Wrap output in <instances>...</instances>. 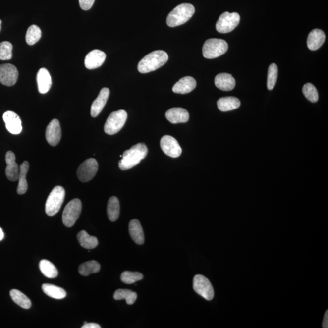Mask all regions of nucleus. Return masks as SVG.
<instances>
[{
	"instance_id": "e433bc0d",
	"label": "nucleus",
	"mask_w": 328,
	"mask_h": 328,
	"mask_svg": "<svg viewBox=\"0 0 328 328\" xmlns=\"http://www.w3.org/2000/svg\"><path fill=\"white\" fill-rule=\"evenodd\" d=\"M13 46L9 42H2L0 44V60H9L12 57Z\"/></svg>"
},
{
	"instance_id": "bb28decb",
	"label": "nucleus",
	"mask_w": 328,
	"mask_h": 328,
	"mask_svg": "<svg viewBox=\"0 0 328 328\" xmlns=\"http://www.w3.org/2000/svg\"><path fill=\"white\" fill-rule=\"evenodd\" d=\"M120 214L119 201L115 196L109 199L107 204V215L109 221H116Z\"/></svg>"
},
{
	"instance_id": "1a4fd4ad",
	"label": "nucleus",
	"mask_w": 328,
	"mask_h": 328,
	"mask_svg": "<svg viewBox=\"0 0 328 328\" xmlns=\"http://www.w3.org/2000/svg\"><path fill=\"white\" fill-rule=\"evenodd\" d=\"M193 286L195 291L206 300L211 301L213 299L214 297L213 286L205 276L201 275H195L193 278Z\"/></svg>"
},
{
	"instance_id": "7ed1b4c3",
	"label": "nucleus",
	"mask_w": 328,
	"mask_h": 328,
	"mask_svg": "<svg viewBox=\"0 0 328 328\" xmlns=\"http://www.w3.org/2000/svg\"><path fill=\"white\" fill-rule=\"evenodd\" d=\"M195 12V7L192 4H179L169 13L166 18V24L171 28L183 25L193 17Z\"/></svg>"
},
{
	"instance_id": "a19ab883",
	"label": "nucleus",
	"mask_w": 328,
	"mask_h": 328,
	"mask_svg": "<svg viewBox=\"0 0 328 328\" xmlns=\"http://www.w3.org/2000/svg\"><path fill=\"white\" fill-rule=\"evenodd\" d=\"M4 237V234L3 231H2V228L0 227V241L3 240Z\"/></svg>"
},
{
	"instance_id": "4c0bfd02",
	"label": "nucleus",
	"mask_w": 328,
	"mask_h": 328,
	"mask_svg": "<svg viewBox=\"0 0 328 328\" xmlns=\"http://www.w3.org/2000/svg\"><path fill=\"white\" fill-rule=\"evenodd\" d=\"M95 0H79V4L81 9L84 10H88L93 7Z\"/></svg>"
},
{
	"instance_id": "5701e85b",
	"label": "nucleus",
	"mask_w": 328,
	"mask_h": 328,
	"mask_svg": "<svg viewBox=\"0 0 328 328\" xmlns=\"http://www.w3.org/2000/svg\"><path fill=\"white\" fill-rule=\"evenodd\" d=\"M129 233L133 240L138 244H143L145 241L143 228L138 219H133L129 224Z\"/></svg>"
},
{
	"instance_id": "4468645a",
	"label": "nucleus",
	"mask_w": 328,
	"mask_h": 328,
	"mask_svg": "<svg viewBox=\"0 0 328 328\" xmlns=\"http://www.w3.org/2000/svg\"><path fill=\"white\" fill-rule=\"evenodd\" d=\"M4 122L6 128L9 133L12 134H18L22 131V123L19 116L15 112L8 111L3 114Z\"/></svg>"
},
{
	"instance_id": "f704fd0d",
	"label": "nucleus",
	"mask_w": 328,
	"mask_h": 328,
	"mask_svg": "<svg viewBox=\"0 0 328 328\" xmlns=\"http://www.w3.org/2000/svg\"><path fill=\"white\" fill-rule=\"evenodd\" d=\"M278 77V67L275 63L271 64L268 69L267 87L273 90L276 85Z\"/></svg>"
},
{
	"instance_id": "c9c22d12",
	"label": "nucleus",
	"mask_w": 328,
	"mask_h": 328,
	"mask_svg": "<svg viewBox=\"0 0 328 328\" xmlns=\"http://www.w3.org/2000/svg\"><path fill=\"white\" fill-rule=\"evenodd\" d=\"M303 93L305 98L311 102H316L319 100V93L317 89L310 83H306L303 87Z\"/></svg>"
},
{
	"instance_id": "4be33fe9",
	"label": "nucleus",
	"mask_w": 328,
	"mask_h": 328,
	"mask_svg": "<svg viewBox=\"0 0 328 328\" xmlns=\"http://www.w3.org/2000/svg\"><path fill=\"white\" fill-rule=\"evenodd\" d=\"M37 81L40 93L46 94L49 91L52 85V79L47 69H39L37 75Z\"/></svg>"
},
{
	"instance_id": "f8f14e48",
	"label": "nucleus",
	"mask_w": 328,
	"mask_h": 328,
	"mask_svg": "<svg viewBox=\"0 0 328 328\" xmlns=\"http://www.w3.org/2000/svg\"><path fill=\"white\" fill-rule=\"evenodd\" d=\"M160 145L164 153L168 157L176 158L181 155V147L173 137L169 135L163 136L161 139Z\"/></svg>"
},
{
	"instance_id": "a211bd4d",
	"label": "nucleus",
	"mask_w": 328,
	"mask_h": 328,
	"mask_svg": "<svg viewBox=\"0 0 328 328\" xmlns=\"http://www.w3.org/2000/svg\"><path fill=\"white\" fill-rule=\"evenodd\" d=\"M165 116L169 122L173 124L187 122L189 120V113L182 108H173L166 112Z\"/></svg>"
},
{
	"instance_id": "0eeeda50",
	"label": "nucleus",
	"mask_w": 328,
	"mask_h": 328,
	"mask_svg": "<svg viewBox=\"0 0 328 328\" xmlns=\"http://www.w3.org/2000/svg\"><path fill=\"white\" fill-rule=\"evenodd\" d=\"M82 204L79 199H74L67 204L64 208L62 221L67 227L73 226L81 214Z\"/></svg>"
},
{
	"instance_id": "b1692460",
	"label": "nucleus",
	"mask_w": 328,
	"mask_h": 328,
	"mask_svg": "<svg viewBox=\"0 0 328 328\" xmlns=\"http://www.w3.org/2000/svg\"><path fill=\"white\" fill-rule=\"evenodd\" d=\"M217 106L220 111L227 112L238 109L241 106V102L235 97H225L218 101Z\"/></svg>"
},
{
	"instance_id": "f3484780",
	"label": "nucleus",
	"mask_w": 328,
	"mask_h": 328,
	"mask_svg": "<svg viewBox=\"0 0 328 328\" xmlns=\"http://www.w3.org/2000/svg\"><path fill=\"white\" fill-rule=\"evenodd\" d=\"M15 155L12 151H8L6 155V175L10 181H16L19 176L20 168L15 162Z\"/></svg>"
},
{
	"instance_id": "2f4dec72",
	"label": "nucleus",
	"mask_w": 328,
	"mask_h": 328,
	"mask_svg": "<svg viewBox=\"0 0 328 328\" xmlns=\"http://www.w3.org/2000/svg\"><path fill=\"white\" fill-rule=\"evenodd\" d=\"M39 267L40 271L46 277L55 278L58 276L57 269L50 261L47 260L40 261Z\"/></svg>"
},
{
	"instance_id": "79ce46f5",
	"label": "nucleus",
	"mask_w": 328,
	"mask_h": 328,
	"mask_svg": "<svg viewBox=\"0 0 328 328\" xmlns=\"http://www.w3.org/2000/svg\"><path fill=\"white\" fill-rule=\"evenodd\" d=\"M1 22H2L1 20H0V30H1Z\"/></svg>"
},
{
	"instance_id": "72a5a7b5",
	"label": "nucleus",
	"mask_w": 328,
	"mask_h": 328,
	"mask_svg": "<svg viewBox=\"0 0 328 328\" xmlns=\"http://www.w3.org/2000/svg\"><path fill=\"white\" fill-rule=\"evenodd\" d=\"M144 276L138 272L125 271L121 275V281L125 284H130L143 279Z\"/></svg>"
},
{
	"instance_id": "423d86ee",
	"label": "nucleus",
	"mask_w": 328,
	"mask_h": 328,
	"mask_svg": "<svg viewBox=\"0 0 328 328\" xmlns=\"http://www.w3.org/2000/svg\"><path fill=\"white\" fill-rule=\"evenodd\" d=\"M128 114L125 110L112 112L108 117L104 126V131L109 135H113L121 130L125 124Z\"/></svg>"
},
{
	"instance_id": "6e6552de",
	"label": "nucleus",
	"mask_w": 328,
	"mask_h": 328,
	"mask_svg": "<svg viewBox=\"0 0 328 328\" xmlns=\"http://www.w3.org/2000/svg\"><path fill=\"white\" fill-rule=\"evenodd\" d=\"M240 21V16L238 13L225 12L222 13L217 22V31L219 33H228L237 27Z\"/></svg>"
},
{
	"instance_id": "6ab92c4d",
	"label": "nucleus",
	"mask_w": 328,
	"mask_h": 328,
	"mask_svg": "<svg viewBox=\"0 0 328 328\" xmlns=\"http://www.w3.org/2000/svg\"><path fill=\"white\" fill-rule=\"evenodd\" d=\"M196 87V82L194 78L190 76H186L182 78L173 86V90L174 93L185 95V94L192 92Z\"/></svg>"
},
{
	"instance_id": "cd10ccee",
	"label": "nucleus",
	"mask_w": 328,
	"mask_h": 328,
	"mask_svg": "<svg viewBox=\"0 0 328 328\" xmlns=\"http://www.w3.org/2000/svg\"><path fill=\"white\" fill-rule=\"evenodd\" d=\"M42 290L48 297L61 300L65 298L66 292L61 287L51 284H44L42 285Z\"/></svg>"
},
{
	"instance_id": "39448f33",
	"label": "nucleus",
	"mask_w": 328,
	"mask_h": 328,
	"mask_svg": "<svg viewBox=\"0 0 328 328\" xmlns=\"http://www.w3.org/2000/svg\"><path fill=\"white\" fill-rule=\"evenodd\" d=\"M228 46L224 40L211 39L206 40L203 47V55L204 58H216L227 52Z\"/></svg>"
},
{
	"instance_id": "412c9836",
	"label": "nucleus",
	"mask_w": 328,
	"mask_h": 328,
	"mask_svg": "<svg viewBox=\"0 0 328 328\" xmlns=\"http://www.w3.org/2000/svg\"><path fill=\"white\" fill-rule=\"evenodd\" d=\"M215 84L219 90L229 91L235 87V80L232 75L227 73L218 74L215 78Z\"/></svg>"
},
{
	"instance_id": "aec40b11",
	"label": "nucleus",
	"mask_w": 328,
	"mask_h": 328,
	"mask_svg": "<svg viewBox=\"0 0 328 328\" xmlns=\"http://www.w3.org/2000/svg\"><path fill=\"white\" fill-rule=\"evenodd\" d=\"M325 34L321 29H315L309 33L307 45L309 50L316 51L319 50L324 44L325 41Z\"/></svg>"
},
{
	"instance_id": "dca6fc26",
	"label": "nucleus",
	"mask_w": 328,
	"mask_h": 328,
	"mask_svg": "<svg viewBox=\"0 0 328 328\" xmlns=\"http://www.w3.org/2000/svg\"><path fill=\"white\" fill-rule=\"evenodd\" d=\"M110 91L109 88H102L98 98L93 102L91 107V115L93 117H98L104 108L106 106L109 96Z\"/></svg>"
},
{
	"instance_id": "393cba45",
	"label": "nucleus",
	"mask_w": 328,
	"mask_h": 328,
	"mask_svg": "<svg viewBox=\"0 0 328 328\" xmlns=\"http://www.w3.org/2000/svg\"><path fill=\"white\" fill-rule=\"evenodd\" d=\"M29 168V164L28 161H24L20 166L19 176H18V185L17 193L19 195H23L28 190V185L27 182L26 175Z\"/></svg>"
},
{
	"instance_id": "c756f323",
	"label": "nucleus",
	"mask_w": 328,
	"mask_h": 328,
	"mask_svg": "<svg viewBox=\"0 0 328 328\" xmlns=\"http://www.w3.org/2000/svg\"><path fill=\"white\" fill-rule=\"evenodd\" d=\"M137 294L135 292L128 289H118L114 292V298L115 300H125L129 305H133L137 299Z\"/></svg>"
},
{
	"instance_id": "20e7f679",
	"label": "nucleus",
	"mask_w": 328,
	"mask_h": 328,
	"mask_svg": "<svg viewBox=\"0 0 328 328\" xmlns=\"http://www.w3.org/2000/svg\"><path fill=\"white\" fill-rule=\"evenodd\" d=\"M65 190L61 186H56L51 191L45 204V212L48 216L57 214L63 203Z\"/></svg>"
},
{
	"instance_id": "f257e3e1",
	"label": "nucleus",
	"mask_w": 328,
	"mask_h": 328,
	"mask_svg": "<svg viewBox=\"0 0 328 328\" xmlns=\"http://www.w3.org/2000/svg\"><path fill=\"white\" fill-rule=\"evenodd\" d=\"M148 148L144 143L134 145L131 149L123 153L119 166L120 170H127L136 166L147 157Z\"/></svg>"
},
{
	"instance_id": "a878e982",
	"label": "nucleus",
	"mask_w": 328,
	"mask_h": 328,
	"mask_svg": "<svg viewBox=\"0 0 328 328\" xmlns=\"http://www.w3.org/2000/svg\"><path fill=\"white\" fill-rule=\"evenodd\" d=\"M77 238L80 246L83 248L93 249L98 246L99 241L95 236H90L85 230H82L77 234Z\"/></svg>"
},
{
	"instance_id": "9d476101",
	"label": "nucleus",
	"mask_w": 328,
	"mask_h": 328,
	"mask_svg": "<svg viewBox=\"0 0 328 328\" xmlns=\"http://www.w3.org/2000/svg\"><path fill=\"white\" fill-rule=\"evenodd\" d=\"M98 170V163L95 159L89 158L80 164L77 171V176L80 181L87 182L96 176Z\"/></svg>"
},
{
	"instance_id": "c85d7f7f",
	"label": "nucleus",
	"mask_w": 328,
	"mask_h": 328,
	"mask_svg": "<svg viewBox=\"0 0 328 328\" xmlns=\"http://www.w3.org/2000/svg\"><path fill=\"white\" fill-rule=\"evenodd\" d=\"M10 297L13 302L24 309H28L31 307L30 299L23 293L17 289H12L10 292Z\"/></svg>"
},
{
	"instance_id": "ddd939ff",
	"label": "nucleus",
	"mask_w": 328,
	"mask_h": 328,
	"mask_svg": "<svg viewBox=\"0 0 328 328\" xmlns=\"http://www.w3.org/2000/svg\"><path fill=\"white\" fill-rule=\"evenodd\" d=\"M61 130L60 122L57 119L51 121L46 129V139L51 146H56L60 141Z\"/></svg>"
},
{
	"instance_id": "9b49d317",
	"label": "nucleus",
	"mask_w": 328,
	"mask_h": 328,
	"mask_svg": "<svg viewBox=\"0 0 328 328\" xmlns=\"http://www.w3.org/2000/svg\"><path fill=\"white\" fill-rule=\"evenodd\" d=\"M18 71L12 64H2L0 65V83L7 87H11L17 82Z\"/></svg>"
},
{
	"instance_id": "ea45409f",
	"label": "nucleus",
	"mask_w": 328,
	"mask_h": 328,
	"mask_svg": "<svg viewBox=\"0 0 328 328\" xmlns=\"http://www.w3.org/2000/svg\"><path fill=\"white\" fill-rule=\"evenodd\" d=\"M322 327L324 328H328V311H326L325 314L324 322H323Z\"/></svg>"
},
{
	"instance_id": "473e14b6",
	"label": "nucleus",
	"mask_w": 328,
	"mask_h": 328,
	"mask_svg": "<svg viewBox=\"0 0 328 328\" xmlns=\"http://www.w3.org/2000/svg\"><path fill=\"white\" fill-rule=\"evenodd\" d=\"M42 37L41 29L39 26L32 25L27 31L26 35V41L29 45H34L39 41Z\"/></svg>"
},
{
	"instance_id": "58836bf2",
	"label": "nucleus",
	"mask_w": 328,
	"mask_h": 328,
	"mask_svg": "<svg viewBox=\"0 0 328 328\" xmlns=\"http://www.w3.org/2000/svg\"><path fill=\"white\" fill-rule=\"evenodd\" d=\"M101 327L96 323H85L82 328H101Z\"/></svg>"
},
{
	"instance_id": "f03ea898",
	"label": "nucleus",
	"mask_w": 328,
	"mask_h": 328,
	"mask_svg": "<svg viewBox=\"0 0 328 328\" xmlns=\"http://www.w3.org/2000/svg\"><path fill=\"white\" fill-rule=\"evenodd\" d=\"M168 60V54L162 50L153 51L139 61L138 69L142 74L154 71L165 64Z\"/></svg>"
},
{
	"instance_id": "7c9ffc66",
	"label": "nucleus",
	"mask_w": 328,
	"mask_h": 328,
	"mask_svg": "<svg viewBox=\"0 0 328 328\" xmlns=\"http://www.w3.org/2000/svg\"><path fill=\"white\" fill-rule=\"evenodd\" d=\"M101 270V265L96 261H89L82 263L79 266V272L80 275L87 276L90 274L99 273Z\"/></svg>"
},
{
	"instance_id": "2eb2a0df",
	"label": "nucleus",
	"mask_w": 328,
	"mask_h": 328,
	"mask_svg": "<svg viewBox=\"0 0 328 328\" xmlns=\"http://www.w3.org/2000/svg\"><path fill=\"white\" fill-rule=\"evenodd\" d=\"M106 59V53L101 50H95L90 51L85 58V65L88 69L99 68Z\"/></svg>"
}]
</instances>
